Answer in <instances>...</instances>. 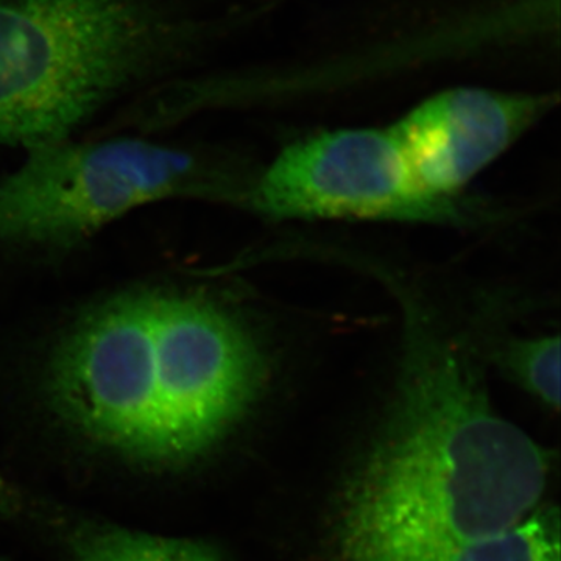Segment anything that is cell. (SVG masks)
Here are the masks:
<instances>
[{
  "instance_id": "1",
  "label": "cell",
  "mask_w": 561,
  "mask_h": 561,
  "mask_svg": "<svg viewBox=\"0 0 561 561\" xmlns=\"http://www.w3.org/2000/svg\"><path fill=\"white\" fill-rule=\"evenodd\" d=\"M268 376L267 350L238 308L202 289L144 286L92 302L58 330L36 389L80 445L175 474L228 440Z\"/></svg>"
},
{
  "instance_id": "2",
  "label": "cell",
  "mask_w": 561,
  "mask_h": 561,
  "mask_svg": "<svg viewBox=\"0 0 561 561\" xmlns=\"http://www.w3.org/2000/svg\"><path fill=\"white\" fill-rule=\"evenodd\" d=\"M397 383L343 486L339 561H435L537 511L551 456L491 404L470 353L405 302Z\"/></svg>"
},
{
  "instance_id": "3",
  "label": "cell",
  "mask_w": 561,
  "mask_h": 561,
  "mask_svg": "<svg viewBox=\"0 0 561 561\" xmlns=\"http://www.w3.org/2000/svg\"><path fill=\"white\" fill-rule=\"evenodd\" d=\"M228 24L206 0H0V146L73 139L114 103L190 76Z\"/></svg>"
},
{
  "instance_id": "4",
  "label": "cell",
  "mask_w": 561,
  "mask_h": 561,
  "mask_svg": "<svg viewBox=\"0 0 561 561\" xmlns=\"http://www.w3.org/2000/svg\"><path fill=\"white\" fill-rule=\"evenodd\" d=\"M250 186L205 150L139 136L62 140L0 179V250L61 253L151 203L247 205Z\"/></svg>"
},
{
  "instance_id": "5",
  "label": "cell",
  "mask_w": 561,
  "mask_h": 561,
  "mask_svg": "<svg viewBox=\"0 0 561 561\" xmlns=\"http://www.w3.org/2000/svg\"><path fill=\"white\" fill-rule=\"evenodd\" d=\"M247 206L271 219L472 225L474 205L432 194L389 130L320 133L286 147L251 181Z\"/></svg>"
},
{
  "instance_id": "6",
  "label": "cell",
  "mask_w": 561,
  "mask_h": 561,
  "mask_svg": "<svg viewBox=\"0 0 561 561\" xmlns=\"http://www.w3.org/2000/svg\"><path fill=\"white\" fill-rule=\"evenodd\" d=\"M556 101L549 94L459 88L421 103L390 130L423 187L457 198Z\"/></svg>"
},
{
  "instance_id": "7",
  "label": "cell",
  "mask_w": 561,
  "mask_h": 561,
  "mask_svg": "<svg viewBox=\"0 0 561 561\" xmlns=\"http://www.w3.org/2000/svg\"><path fill=\"white\" fill-rule=\"evenodd\" d=\"M61 537L70 561H228L201 538L164 537L90 518L70 519Z\"/></svg>"
},
{
  "instance_id": "8",
  "label": "cell",
  "mask_w": 561,
  "mask_h": 561,
  "mask_svg": "<svg viewBox=\"0 0 561 561\" xmlns=\"http://www.w3.org/2000/svg\"><path fill=\"white\" fill-rule=\"evenodd\" d=\"M435 561H560L557 508H540L515 526L457 546Z\"/></svg>"
},
{
  "instance_id": "9",
  "label": "cell",
  "mask_w": 561,
  "mask_h": 561,
  "mask_svg": "<svg viewBox=\"0 0 561 561\" xmlns=\"http://www.w3.org/2000/svg\"><path fill=\"white\" fill-rule=\"evenodd\" d=\"M494 362L515 386L545 408H560L559 335L511 339L494 350Z\"/></svg>"
},
{
  "instance_id": "10",
  "label": "cell",
  "mask_w": 561,
  "mask_h": 561,
  "mask_svg": "<svg viewBox=\"0 0 561 561\" xmlns=\"http://www.w3.org/2000/svg\"><path fill=\"white\" fill-rule=\"evenodd\" d=\"M22 511V501L18 491L0 472V519L14 518Z\"/></svg>"
},
{
  "instance_id": "11",
  "label": "cell",
  "mask_w": 561,
  "mask_h": 561,
  "mask_svg": "<svg viewBox=\"0 0 561 561\" xmlns=\"http://www.w3.org/2000/svg\"><path fill=\"white\" fill-rule=\"evenodd\" d=\"M0 561H2V560H0Z\"/></svg>"
}]
</instances>
